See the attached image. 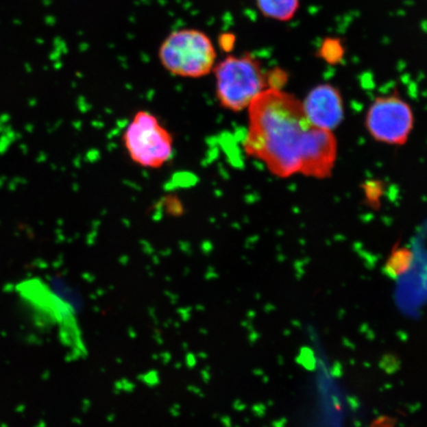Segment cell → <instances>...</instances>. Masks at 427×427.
<instances>
[{
	"mask_svg": "<svg viewBox=\"0 0 427 427\" xmlns=\"http://www.w3.org/2000/svg\"><path fill=\"white\" fill-rule=\"evenodd\" d=\"M337 154V140L332 131L313 126L302 151L300 173L310 178H328L332 174Z\"/></svg>",
	"mask_w": 427,
	"mask_h": 427,
	"instance_id": "cell-6",
	"label": "cell"
},
{
	"mask_svg": "<svg viewBox=\"0 0 427 427\" xmlns=\"http://www.w3.org/2000/svg\"><path fill=\"white\" fill-rule=\"evenodd\" d=\"M247 111L248 127L243 141L247 156L265 163L278 178L300 173L302 151L313 127L303 104L281 88H267Z\"/></svg>",
	"mask_w": 427,
	"mask_h": 427,
	"instance_id": "cell-1",
	"label": "cell"
},
{
	"mask_svg": "<svg viewBox=\"0 0 427 427\" xmlns=\"http://www.w3.org/2000/svg\"><path fill=\"white\" fill-rule=\"evenodd\" d=\"M219 46L223 51L230 53L236 45V36L232 33H223L219 37Z\"/></svg>",
	"mask_w": 427,
	"mask_h": 427,
	"instance_id": "cell-11",
	"label": "cell"
},
{
	"mask_svg": "<svg viewBox=\"0 0 427 427\" xmlns=\"http://www.w3.org/2000/svg\"><path fill=\"white\" fill-rule=\"evenodd\" d=\"M216 47L209 35L194 28L172 31L158 49L162 68L182 78H201L213 73L217 64Z\"/></svg>",
	"mask_w": 427,
	"mask_h": 427,
	"instance_id": "cell-3",
	"label": "cell"
},
{
	"mask_svg": "<svg viewBox=\"0 0 427 427\" xmlns=\"http://www.w3.org/2000/svg\"><path fill=\"white\" fill-rule=\"evenodd\" d=\"M344 55L345 47L339 38H326L317 50V57L330 64H339L343 59Z\"/></svg>",
	"mask_w": 427,
	"mask_h": 427,
	"instance_id": "cell-9",
	"label": "cell"
},
{
	"mask_svg": "<svg viewBox=\"0 0 427 427\" xmlns=\"http://www.w3.org/2000/svg\"><path fill=\"white\" fill-rule=\"evenodd\" d=\"M123 144L132 162L145 169H160L173 154L171 132L149 111L135 114L123 134Z\"/></svg>",
	"mask_w": 427,
	"mask_h": 427,
	"instance_id": "cell-4",
	"label": "cell"
},
{
	"mask_svg": "<svg viewBox=\"0 0 427 427\" xmlns=\"http://www.w3.org/2000/svg\"><path fill=\"white\" fill-rule=\"evenodd\" d=\"M365 126L378 142L404 145L413 130V110L400 96H382L368 109Z\"/></svg>",
	"mask_w": 427,
	"mask_h": 427,
	"instance_id": "cell-5",
	"label": "cell"
},
{
	"mask_svg": "<svg viewBox=\"0 0 427 427\" xmlns=\"http://www.w3.org/2000/svg\"><path fill=\"white\" fill-rule=\"evenodd\" d=\"M213 73L217 99L223 109L234 113L248 109L257 96L269 88L263 64L249 53L227 56L217 62Z\"/></svg>",
	"mask_w": 427,
	"mask_h": 427,
	"instance_id": "cell-2",
	"label": "cell"
},
{
	"mask_svg": "<svg viewBox=\"0 0 427 427\" xmlns=\"http://www.w3.org/2000/svg\"><path fill=\"white\" fill-rule=\"evenodd\" d=\"M395 419H393V417H378L377 419H375L374 422H372L370 427H395Z\"/></svg>",
	"mask_w": 427,
	"mask_h": 427,
	"instance_id": "cell-12",
	"label": "cell"
},
{
	"mask_svg": "<svg viewBox=\"0 0 427 427\" xmlns=\"http://www.w3.org/2000/svg\"><path fill=\"white\" fill-rule=\"evenodd\" d=\"M301 0H256L259 12L268 19L288 22L295 17Z\"/></svg>",
	"mask_w": 427,
	"mask_h": 427,
	"instance_id": "cell-8",
	"label": "cell"
},
{
	"mask_svg": "<svg viewBox=\"0 0 427 427\" xmlns=\"http://www.w3.org/2000/svg\"><path fill=\"white\" fill-rule=\"evenodd\" d=\"M302 104L308 122L317 128L332 131L343 119L341 93L330 84H321L313 88Z\"/></svg>",
	"mask_w": 427,
	"mask_h": 427,
	"instance_id": "cell-7",
	"label": "cell"
},
{
	"mask_svg": "<svg viewBox=\"0 0 427 427\" xmlns=\"http://www.w3.org/2000/svg\"><path fill=\"white\" fill-rule=\"evenodd\" d=\"M413 261V254L406 249H400L393 254L386 265L387 273L393 278H398L408 271Z\"/></svg>",
	"mask_w": 427,
	"mask_h": 427,
	"instance_id": "cell-10",
	"label": "cell"
}]
</instances>
